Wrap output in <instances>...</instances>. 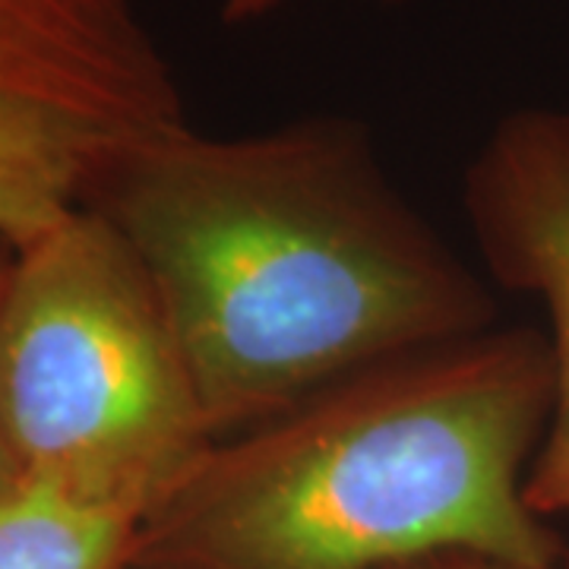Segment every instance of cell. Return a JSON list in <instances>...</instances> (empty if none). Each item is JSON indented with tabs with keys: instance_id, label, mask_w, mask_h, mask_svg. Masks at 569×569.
Masks as SVG:
<instances>
[{
	"instance_id": "obj_3",
	"label": "cell",
	"mask_w": 569,
	"mask_h": 569,
	"mask_svg": "<svg viewBox=\"0 0 569 569\" xmlns=\"http://www.w3.org/2000/svg\"><path fill=\"white\" fill-rule=\"evenodd\" d=\"M0 430L20 471L164 481L212 443L162 291L96 206L13 247L0 295Z\"/></svg>"
},
{
	"instance_id": "obj_6",
	"label": "cell",
	"mask_w": 569,
	"mask_h": 569,
	"mask_svg": "<svg viewBox=\"0 0 569 569\" xmlns=\"http://www.w3.org/2000/svg\"><path fill=\"white\" fill-rule=\"evenodd\" d=\"M171 485L111 468L22 471L0 490V569H127Z\"/></svg>"
},
{
	"instance_id": "obj_4",
	"label": "cell",
	"mask_w": 569,
	"mask_h": 569,
	"mask_svg": "<svg viewBox=\"0 0 569 569\" xmlns=\"http://www.w3.org/2000/svg\"><path fill=\"white\" fill-rule=\"evenodd\" d=\"M137 0H0V238L80 212L133 156L187 127Z\"/></svg>"
},
{
	"instance_id": "obj_1",
	"label": "cell",
	"mask_w": 569,
	"mask_h": 569,
	"mask_svg": "<svg viewBox=\"0 0 569 569\" xmlns=\"http://www.w3.org/2000/svg\"><path fill=\"white\" fill-rule=\"evenodd\" d=\"M92 206L159 284L212 440L497 326L488 282L399 193L351 118L238 137L187 123Z\"/></svg>"
},
{
	"instance_id": "obj_8",
	"label": "cell",
	"mask_w": 569,
	"mask_h": 569,
	"mask_svg": "<svg viewBox=\"0 0 569 569\" xmlns=\"http://www.w3.org/2000/svg\"><path fill=\"white\" fill-rule=\"evenodd\" d=\"M396 569H529L503 563V560H490V557H475V553H440V557H425L406 567Z\"/></svg>"
},
{
	"instance_id": "obj_10",
	"label": "cell",
	"mask_w": 569,
	"mask_h": 569,
	"mask_svg": "<svg viewBox=\"0 0 569 569\" xmlns=\"http://www.w3.org/2000/svg\"><path fill=\"white\" fill-rule=\"evenodd\" d=\"M560 569H569V553H567V557H563V567H560Z\"/></svg>"
},
{
	"instance_id": "obj_5",
	"label": "cell",
	"mask_w": 569,
	"mask_h": 569,
	"mask_svg": "<svg viewBox=\"0 0 569 569\" xmlns=\"http://www.w3.org/2000/svg\"><path fill=\"white\" fill-rule=\"evenodd\" d=\"M462 203L490 279L548 313L553 406L526 497L541 519L569 516V108L509 111L468 164Z\"/></svg>"
},
{
	"instance_id": "obj_2",
	"label": "cell",
	"mask_w": 569,
	"mask_h": 569,
	"mask_svg": "<svg viewBox=\"0 0 569 569\" xmlns=\"http://www.w3.org/2000/svg\"><path fill=\"white\" fill-rule=\"evenodd\" d=\"M553 406L529 326L408 351L212 440L149 512L127 569H396L475 553L557 569L526 481Z\"/></svg>"
},
{
	"instance_id": "obj_9",
	"label": "cell",
	"mask_w": 569,
	"mask_h": 569,
	"mask_svg": "<svg viewBox=\"0 0 569 569\" xmlns=\"http://www.w3.org/2000/svg\"><path fill=\"white\" fill-rule=\"evenodd\" d=\"M10 260H13V244H7L0 238V295H3V282H7V272H10ZM22 471L13 462L10 449H7V440H3V430H0V490H7Z\"/></svg>"
},
{
	"instance_id": "obj_7",
	"label": "cell",
	"mask_w": 569,
	"mask_h": 569,
	"mask_svg": "<svg viewBox=\"0 0 569 569\" xmlns=\"http://www.w3.org/2000/svg\"><path fill=\"white\" fill-rule=\"evenodd\" d=\"M288 0H219V13L228 26H247V22L266 20L269 13H276L279 7H284ZM383 7H396L406 0H373Z\"/></svg>"
}]
</instances>
